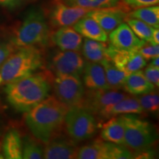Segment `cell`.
Listing matches in <instances>:
<instances>
[{"label":"cell","mask_w":159,"mask_h":159,"mask_svg":"<svg viewBox=\"0 0 159 159\" xmlns=\"http://www.w3.org/2000/svg\"><path fill=\"white\" fill-rule=\"evenodd\" d=\"M53 78L50 70L43 69L7 83V101L16 110L27 112L49 96Z\"/></svg>","instance_id":"obj_1"},{"label":"cell","mask_w":159,"mask_h":159,"mask_svg":"<svg viewBox=\"0 0 159 159\" xmlns=\"http://www.w3.org/2000/svg\"><path fill=\"white\" fill-rule=\"evenodd\" d=\"M85 61L78 51H57L52 57L50 71L57 75H73L80 77L83 74Z\"/></svg>","instance_id":"obj_9"},{"label":"cell","mask_w":159,"mask_h":159,"mask_svg":"<svg viewBox=\"0 0 159 159\" xmlns=\"http://www.w3.org/2000/svg\"><path fill=\"white\" fill-rule=\"evenodd\" d=\"M125 125V145L136 154L152 148L157 140L156 129L148 121L133 114L122 115Z\"/></svg>","instance_id":"obj_5"},{"label":"cell","mask_w":159,"mask_h":159,"mask_svg":"<svg viewBox=\"0 0 159 159\" xmlns=\"http://www.w3.org/2000/svg\"><path fill=\"white\" fill-rule=\"evenodd\" d=\"M137 52L148 61L154 57H158L159 46L152 45L151 43H148V42H146L137 50Z\"/></svg>","instance_id":"obj_30"},{"label":"cell","mask_w":159,"mask_h":159,"mask_svg":"<svg viewBox=\"0 0 159 159\" xmlns=\"http://www.w3.org/2000/svg\"><path fill=\"white\" fill-rule=\"evenodd\" d=\"M80 35L85 39L106 42L108 34L92 18L85 15L80 19L73 27Z\"/></svg>","instance_id":"obj_17"},{"label":"cell","mask_w":159,"mask_h":159,"mask_svg":"<svg viewBox=\"0 0 159 159\" xmlns=\"http://www.w3.org/2000/svg\"><path fill=\"white\" fill-rule=\"evenodd\" d=\"M127 97H128V94L115 89H89L85 91L81 106L89 110L94 116L102 117L109 107Z\"/></svg>","instance_id":"obj_8"},{"label":"cell","mask_w":159,"mask_h":159,"mask_svg":"<svg viewBox=\"0 0 159 159\" xmlns=\"http://www.w3.org/2000/svg\"><path fill=\"white\" fill-rule=\"evenodd\" d=\"M108 45L102 41L85 39L82 45L83 57L88 61L99 63L106 58Z\"/></svg>","instance_id":"obj_23"},{"label":"cell","mask_w":159,"mask_h":159,"mask_svg":"<svg viewBox=\"0 0 159 159\" xmlns=\"http://www.w3.org/2000/svg\"><path fill=\"white\" fill-rule=\"evenodd\" d=\"M93 9L109 8V7H120L127 5L122 0H91Z\"/></svg>","instance_id":"obj_31"},{"label":"cell","mask_w":159,"mask_h":159,"mask_svg":"<svg viewBox=\"0 0 159 159\" xmlns=\"http://www.w3.org/2000/svg\"><path fill=\"white\" fill-rule=\"evenodd\" d=\"M63 125L68 136L76 142L93 137L96 134L97 129L94 115L81 105L69 108Z\"/></svg>","instance_id":"obj_6"},{"label":"cell","mask_w":159,"mask_h":159,"mask_svg":"<svg viewBox=\"0 0 159 159\" xmlns=\"http://www.w3.org/2000/svg\"><path fill=\"white\" fill-rule=\"evenodd\" d=\"M27 0H0V5L8 9H15Z\"/></svg>","instance_id":"obj_35"},{"label":"cell","mask_w":159,"mask_h":159,"mask_svg":"<svg viewBox=\"0 0 159 159\" xmlns=\"http://www.w3.org/2000/svg\"><path fill=\"white\" fill-rule=\"evenodd\" d=\"M128 6L123 5L109 8L92 9L86 15L94 19L108 34L125 21L128 18Z\"/></svg>","instance_id":"obj_13"},{"label":"cell","mask_w":159,"mask_h":159,"mask_svg":"<svg viewBox=\"0 0 159 159\" xmlns=\"http://www.w3.org/2000/svg\"><path fill=\"white\" fill-rule=\"evenodd\" d=\"M107 57L119 69L127 75L141 70L147 66V61L137 51H123L109 44Z\"/></svg>","instance_id":"obj_11"},{"label":"cell","mask_w":159,"mask_h":159,"mask_svg":"<svg viewBox=\"0 0 159 159\" xmlns=\"http://www.w3.org/2000/svg\"><path fill=\"white\" fill-rule=\"evenodd\" d=\"M123 89L129 94L142 95L154 91L155 86L147 79L144 71L139 70L127 75Z\"/></svg>","instance_id":"obj_19"},{"label":"cell","mask_w":159,"mask_h":159,"mask_svg":"<svg viewBox=\"0 0 159 159\" xmlns=\"http://www.w3.org/2000/svg\"><path fill=\"white\" fill-rule=\"evenodd\" d=\"M99 63L104 68L107 82L111 89L119 90L123 89L127 75L117 68L108 57L103 59Z\"/></svg>","instance_id":"obj_24"},{"label":"cell","mask_w":159,"mask_h":159,"mask_svg":"<svg viewBox=\"0 0 159 159\" xmlns=\"http://www.w3.org/2000/svg\"><path fill=\"white\" fill-rule=\"evenodd\" d=\"M109 41L115 48L123 51H137L146 43L139 39L127 23L122 22L109 33Z\"/></svg>","instance_id":"obj_14"},{"label":"cell","mask_w":159,"mask_h":159,"mask_svg":"<svg viewBox=\"0 0 159 159\" xmlns=\"http://www.w3.org/2000/svg\"><path fill=\"white\" fill-rule=\"evenodd\" d=\"M150 65L154 66L159 67V57H154V58L152 59V61H151Z\"/></svg>","instance_id":"obj_37"},{"label":"cell","mask_w":159,"mask_h":159,"mask_svg":"<svg viewBox=\"0 0 159 159\" xmlns=\"http://www.w3.org/2000/svg\"><path fill=\"white\" fill-rule=\"evenodd\" d=\"M128 17L141 20L154 28L159 27V7L158 5L136 8L135 11L130 12Z\"/></svg>","instance_id":"obj_25"},{"label":"cell","mask_w":159,"mask_h":159,"mask_svg":"<svg viewBox=\"0 0 159 159\" xmlns=\"http://www.w3.org/2000/svg\"><path fill=\"white\" fill-rule=\"evenodd\" d=\"M142 112L143 109L139 99L128 96L109 107L101 118L108 119L111 117L118 115L139 114H142Z\"/></svg>","instance_id":"obj_20"},{"label":"cell","mask_w":159,"mask_h":159,"mask_svg":"<svg viewBox=\"0 0 159 159\" xmlns=\"http://www.w3.org/2000/svg\"><path fill=\"white\" fill-rule=\"evenodd\" d=\"M22 158L41 159L43 158V150L38 140L26 137L22 142Z\"/></svg>","instance_id":"obj_27"},{"label":"cell","mask_w":159,"mask_h":159,"mask_svg":"<svg viewBox=\"0 0 159 159\" xmlns=\"http://www.w3.org/2000/svg\"><path fill=\"white\" fill-rule=\"evenodd\" d=\"M0 84H2V78L1 74H0Z\"/></svg>","instance_id":"obj_39"},{"label":"cell","mask_w":159,"mask_h":159,"mask_svg":"<svg viewBox=\"0 0 159 159\" xmlns=\"http://www.w3.org/2000/svg\"><path fill=\"white\" fill-rule=\"evenodd\" d=\"M100 138L105 142L125 145V125L122 115L111 117L102 125Z\"/></svg>","instance_id":"obj_18"},{"label":"cell","mask_w":159,"mask_h":159,"mask_svg":"<svg viewBox=\"0 0 159 159\" xmlns=\"http://www.w3.org/2000/svg\"><path fill=\"white\" fill-rule=\"evenodd\" d=\"M122 1L128 7L135 9L151 5H156L159 2V0H122Z\"/></svg>","instance_id":"obj_34"},{"label":"cell","mask_w":159,"mask_h":159,"mask_svg":"<svg viewBox=\"0 0 159 159\" xmlns=\"http://www.w3.org/2000/svg\"><path fill=\"white\" fill-rule=\"evenodd\" d=\"M50 39L61 50L79 51L83 45V36L71 26L59 27Z\"/></svg>","instance_id":"obj_15"},{"label":"cell","mask_w":159,"mask_h":159,"mask_svg":"<svg viewBox=\"0 0 159 159\" xmlns=\"http://www.w3.org/2000/svg\"><path fill=\"white\" fill-rule=\"evenodd\" d=\"M76 158L108 159L107 142L100 139L81 147L78 148Z\"/></svg>","instance_id":"obj_22"},{"label":"cell","mask_w":159,"mask_h":159,"mask_svg":"<svg viewBox=\"0 0 159 159\" xmlns=\"http://www.w3.org/2000/svg\"><path fill=\"white\" fill-rule=\"evenodd\" d=\"M150 43L152 45H158L159 43V30L158 28H154L153 32H152V37H151Z\"/></svg>","instance_id":"obj_36"},{"label":"cell","mask_w":159,"mask_h":159,"mask_svg":"<svg viewBox=\"0 0 159 159\" xmlns=\"http://www.w3.org/2000/svg\"><path fill=\"white\" fill-rule=\"evenodd\" d=\"M16 49L17 47L11 42L0 43V66Z\"/></svg>","instance_id":"obj_33"},{"label":"cell","mask_w":159,"mask_h":159,"mask_svg":"<svg viewBox=\"0 0 159 159\" xmlns=\"http://www.w3.org/2000/svg\"><path fill=\"white\" fill-rule=\"evenodd\" d=\"M91 11L76 6H69L61 2L54 0V4L49 13V22L53 27L72 26L80 19Z\"/></svg>","instance_id":"obj_10"},{"label":"cell","mask_w":159,"mask_h":159,"mask_svg":"<svg viewBox=\"0 0 159 159\" xmlns=\"http://www.w3.org/2000/svg\"><path fill=\"white\" fill-rule=\"evenodd\" d=\"M125 21L134 32V34L139 39L143 40L148 43L150 42L154 27L148 25V24L144 23L141 20L134 19V18L128 17L125 19Z\"/></svg>","instance_id":"obj_26"},{"label":"cell","mask_w":159,"mask_h":159,"mask_svg":"<svg viewBox=\"0 0 159 159\" xmlns=\"http://www.w3.org/2000/svg\"><path fill=\"white\" fill-rule=\"evenodd\" d=\"M83 74V83L88 89H111L107 82L104 68L99 63L91 61L85 63Z\"/></svg>","instance_id":"obj_16"},{"label":"cell","mask_w":159,"mask_h":159,"mask_svg":"<svg viewBox=\"0 0 159 159\" xmlns=\"http://www.w3.org/2000/svg\"><path fill=\"white\" fill-rule=\"evenodd\" d=\"M4 158L3 152H2V139L0 137V159Z\"/></svg>","instance_id":"obj_38"},{"label":"cell","mask_w":159,"mask_h":159,"mask_svg":"<svg viewBox=\"0 0 159 159\" xmlns=\"http://www.w3.org/2000/svg\"><path fill=\"white\" fill-rule=\"evenodd\" d=\"M44 54L42 47L27 46L17 47L0 66L2 84L28 76L42 69Z\"/></svg>","instance_id":"obj_3"},{"label":"cell","mask_w":159,"mask_h":159,"mask_svg":"<svg viewBox=\"0 0 159 159\" xmlns=\"http://www.w3.org/2000/svg\"><path fill=\"white\" fill-rule=\"evenodd\" d=\"M143 111L156 112L159 108V97L158 92L152 91L148 94H142L138 98Z\"/></svg>","instance_id":"obj_29"},{"label":"cell","mask_w":159,"mask_h":159,"mask_svg":"<svg viewBox=\"0 0 159 159\" xmlns=\"http://www.w3.org/2000/svg\"><path fill=\"white\" fill-rule=\"evenodd\" d=\"M50 29L44 11L33 8L13 33L11 43L16 47L37 46L44 47L50 39Z\"/></svg>","instance_id":"obj_4"},{"label":"cell","mask_w":159,"mask_h":159,"mask_svg":"<svg viewBox=\"0 0 159 159\" xmlns=\"http://www.w3.org/2000/svg\"><path fill=\"white\" fill-rule=\"evenodd\" d=\"M2 152L5 158H22V141L17 130H11L5 135L2 140Z\"/></svg>","instance_id":"obj_21"},{"label":"cell","mask_w":159,"mask_h":159,"mask_svg":"<svg viewBox=\"0 0 159 159\" xmlns=\"http://www.w3.org/2000/svg\"><path fill=\"white\" fill-rule=\"evenodd\" d=\"M107 148H108V159L134 158L132 151L124 144L107 142Z\"/></svg>","instance_id":"obj_28"},{"label":"cell","mask_w":159,"mask_h":159,"mask_svg":"<svg viewBox=\"0 0 159 159\" xmlns=\"http://www.w3.org/2000/svg\"><path fill=\"white\" fill-rule=\"evenodd\" d=\"M54 94L68 108L81 105L85 95V88L80 77L57 75L52 80Z\"/></svg>","instance_id":"obj_7"},{"label":"cell","mask_w":159,"mask_h":159,"mask_svg":"<svg viewBox=\"0 0 159 159\" xmlns=\"http://www.w3.org/2000/svg\"><path fill=\"white\" fill-rule=\"evenodd\" d=\"M68 109L56 97L49 96L25 112V123L38 141L47 144L62 130Z\"/></svg>","instance_id":"obj_2"},{"label":"cell","mask_w":159,"mask_h":159,"mask_svg":"<svg viewBox=\"0 0 159 159\" xmlns=\"http://www.w3.org/2000/svg\"><path fill=\"white\" fill-rule=\"evenodd\" d=\"M61 130L45 144L43 158L71 159L77 158L78 151L77 142L69 136L62 134Z\"/></svg>","instance_id":"obj_12"},{"label":"cell","mask_w":159,"mask_h":159,"mask_svg":"<svg viewBox=\"0 0 159 159\" xmlns=\"http://www.w3.org/2000/svg\"><path fill=\"white\" fill-rule=\"evenodd\" d=\"M144 74L147 79L151 83L154 85L155 87L159 86V68L154 66L149 65L145 69Z\"/></svg>","instance_id":"obj_32"}]
</instances>
